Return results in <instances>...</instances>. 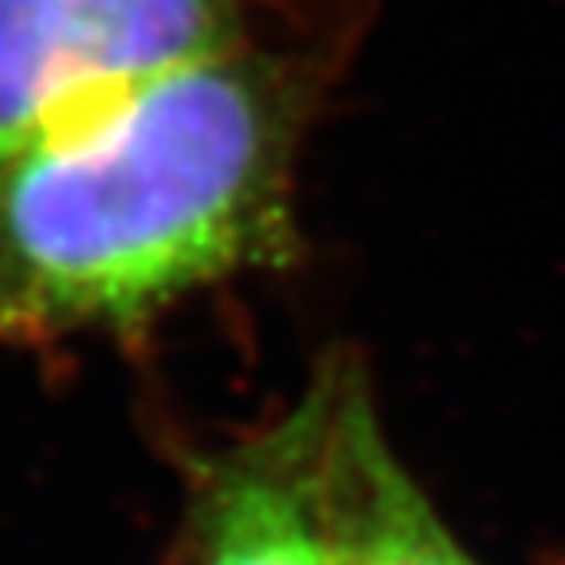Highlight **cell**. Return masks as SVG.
Returning <instances> with one entry per match:
<instances>
[{"label": "cell", "mask_w": 565, "mask_h": 565, "mask_svg": "<svg viewBox=\"0 0 565 565\" xmlns=\"http://www.w3.org/2000/svg\"><path fill=\"white\" fill-rule=\"evenodd\" d=\"M252 28L247 0H0V166Z\"/></svg>", "instance_id": "2"}, {"label": "cell", "mask_w": 565, "mask_h": 565, "mask_svg": "<svg viewBox=\"0 0 565 565\" xmlns=\"http://www.w3.org/2000/svg\"><path fill=\"white\" fill-rule=\"evenodd\" d=\"M327 370V522L334 565H479L388 448L362 365L338 353Z\"/></svg>", "instance_id": "4"}, {"label": "cell", "mask_w": 565, "mask_h": 565, "mask_svg": "<svg viewBox=\"0 0 565 565\" xmlns=\"http://www.w3.org/2000/svg\"><path fill=\"white\" fill-rule=\"evenodd\" d=\"M327 416L322 362L287 413L196 463L166 565H334Z\"/></svg>", "instance_id": "3"}, {"label": "cell", "mask_w": 565, "mask_h": 565, "mask_svg": "<svg viewBox=\"0 0 565 565\" xmlns=\"http://www.w3.org/2000/svg\"><path fill=\"white\" fill-rule=\"evenodd\" d=\"M342 52L256 28L0 166V342L134 334L299 256L295 166Z\"/></svg>", "instance_id": "1"}]
</instances>
